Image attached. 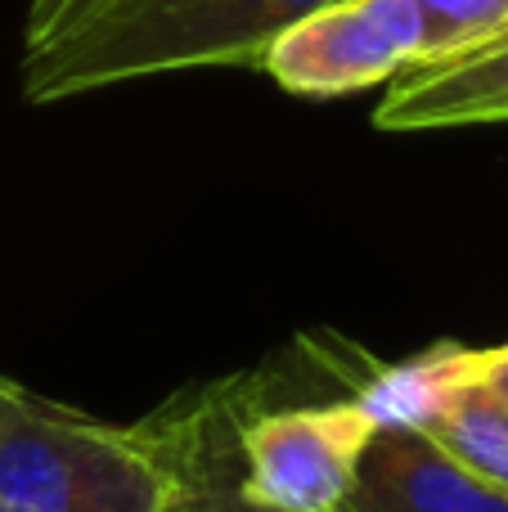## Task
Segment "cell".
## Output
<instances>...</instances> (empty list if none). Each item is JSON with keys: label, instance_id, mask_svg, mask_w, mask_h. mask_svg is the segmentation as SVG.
Segmentation results:
<instances>
[{"label": "cell", "instance_id": "cell-8", "mask_svg": "<svg viewBox=\"0 0 508 512\" xmlns=\"http://www.w3.org/2000/svg\"><path fill=\"white\" fill-rule=\"evenodd\" d=\"M239 405H167L162 423L176 454V499L171 512H275L243 495L239 486Z\"/></svg>", "mask_w": 508, "mask_h": 512}, {"label": "cell", "instance_id": "cell-3", "mask_svg": "<svg viewBox=\"0 0 508 512\" xmlns=\"http://www.w3.org/2000/svg\"><path fill=\"white\" fill-rule=\"evenodd\" d=\"M374 432L378 418L356 396L252 414L239 427V486L275 512H338Z\"/></svg>", "mask_w": 508, "mask_h": 512}, {"label": "cell", "instance_id": "cell-1", "mask_svg": "<svg viewBox=\"0 0 508 512\" xmlns=\"http://www.w3.org/2000/svg\"><path fill=\"white\" fill-rule=\"evenodd\" d=\"M333 0H99L23 54V95L59 104L180 68H257L284 27Z\"/></svg>", "mask_w": 508, "mask_h": 512}, {"label": "cell", "instance_id": "cell-11", "mask_svg": "<svg viewBox=\"0 0 508 512\" xmlns=\"http://www.w3.org/2000/svg\"><path fill=\"white\" fill-rule=\"evenodd\" d=\"M338 512H365V508H360V504H356V499H347V504H342Z\"/></svg>", "mask_w": 508, "mask_h": 512}, {"label": "cell", "instance_id": "cell-2", "mask_svg": "<svg viewBox=\"0 0 508 512\" xmlns=\"http://www.w3.org/2000/svg\"><path fill=\"white\" fill-rule=\"evenodd\" d=\"M162 414L117 427L0 373V504L14 512H171Z\"/></svg>", "mask_w": 508, "mask_h": 512}, {"label": "cell", "instance_id": "cell-4", "mask_svg": "<svg viewBox=\"0 0 508 512\" xmlns=\"http://www.w3.org/2000/svg\"><path fill=\"white\" fill-rule=\"evenodd\" d=\"M423 27L414 0H333L266 45L257 68L306 99L356 95L419 63Z\"/></svg>", "mask_w": 508, "mask_h": 512}, {"label": "cell", "instance_id": "cell-9", "mask_svg": "<svg viewBox=\"0 0 508 512\" xmlns=\"http://www.w3.org/2000/svg\"><path fill=\"white\" fill-rule=\"evenodd\" d=\"M414 9H419V27H423L414 68L464 59V54L482 50L508 23V0H414Z\"/></svg>", "mask_w": 508, "mask_h": 512}, {"label": "cell", "instance_id": "cell-10", "mask_svg": "<svg viewBox=\"0 0 508 512\" xmlns=\"http://www.w3.org/2000/svg\"><path fill=\"white\" fill-rule=\"evenodd\" d=\"M99 0H32V14H27V50L54 41L59 32H68L77 18H86Z\"/></svg>", "mask_w": 508, "mask_h": 512}, {"label": "cell", "instance_id": "cell-12", "mask_svg": "<svg viewBox=\"0 0 508 512\" xmlns=\"http://www.w3.org/2000/svg\"><path fill=\"white\" fill-rule=\"evenodd\" d=\"M0 512H14V508H9V504H0Z\"/></svg>", "mask_w": 508, "mask_h": 512}, {"label": "cell", "instance_id": "cell-7", "mask_svg": "<svg viewBox=\"0 0 508 512\" xmlns=\"http://www.w3.org/2000/svg\"><path fill=\"white\" fill-rule=\"evenodd\" d=\"M486 122H508V41L401 72L374 108L378 131H441Z\"/></svg>", "mask_w": 508, "mask_h": 512}, {"label": "cell", "instance_id": "cell-5", "mask_svg": "<svg viewBox=\"0 0 508 512\" xmlns=\"http://www.w3.org/2000/svg\"><path fill=\"white\" fill-rule=\"evenodd\" d=\"M356 400L378 423L423 432L459 468L508 495V409L459 373V342H441L396 369H378Z\"/></svg>", "mask_w": 508, "mask_h": 512}, {"label": "cell", "instance_id": "cell-6", "mask_svg": "<svg viewBox=\"0 0 508 512\" xmlns=\"http://www.w3.org/2000/svg\"><path fill=\"white\" fill-rule=\"evenodd\" d=\"M351 499L365 512H508L504 490L477 481L405 423H378Z\"/></svg>", "mask_w": 508, "mask_h": 512}]
</instances>
